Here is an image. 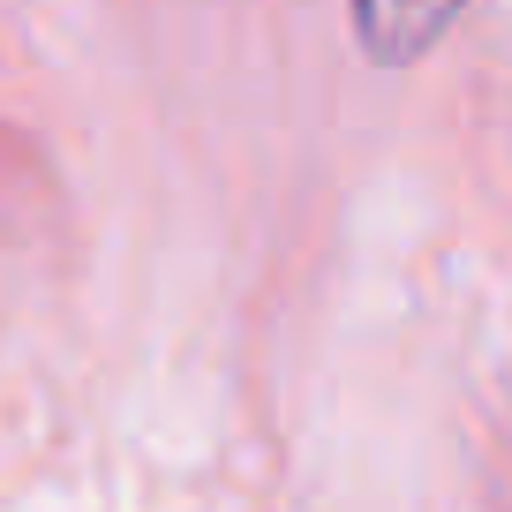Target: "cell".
Segmentation results:
<instances>
[{"instance_id":"cell-1","label":"cell","mask_w":512,"mask_h":512,"mask_svg":"<svg viewBox=\"0 0 512 512\" xmlns=\"http://www.w3.org/2000/svg\"><path fill=\"white\" fill-rule=\"evenodd\" d=\"M452 8H392V0H377V8H362L354 16V31H362V46L377 53V61H415L430 38L452 31Z\"/></svg>"}]
</instances>
